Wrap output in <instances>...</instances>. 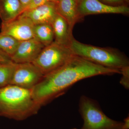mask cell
Returning a JSON list of instances; mask_svg holds the SVG:
<instances>
[{
	"label": "cell",
	"mask_w": 129,
	"mask_h": 129,
	"mask_svg": "<svg viewBox=\"0 0 129 129\" xmlns=\"http://www.w3.org/2000/svg\"><path fill=\"white\" fill-rule=\"evenodd\" d=\"M120 71L74 55L64 65L44 75L31 92L35 101L41 107L64 94L79 81L98 75L120 74Z\"/></svg>",
	"instance_id": "obj_1"
},
{
	"label": "cell",
	"mask_w": 129,
	"mask_h": 129,
	"mask_svg": "<svg viewBox=\"0 0 129 129\" xmlns=\"http://www.w3.org/2000/svg\"><path fill=\"white\" fill-rule=\"evenodd\" d=\"M41 107L31 90L9 85L0 88V115L11 119L25 120L37 114Z\"/></svg>",
	"instance_id": "obj_2"
},
{
	"label": "cell",
	"mask_w": 129,
	"mask_h": 129,
	"mask_svg": "<svg viewBox=\"0 0 129 129\" xmlns=\"http://www.w3.org/2000/svg\"><path fill=\"white\" fill-rule=\"evenodd\" d=\"M70 47L74 55L111 69L120 70L129 67L128 57L118 50L81 43L73 37Z\"/></svg>",
	"instance_id": "obj_3"
},
{
	"label": "cell",
	"mask_w": 129,
	"mask_h": 129,
	"mask_svg": "<svg viewBox=\"0 0 129 129\" xmlns=\"http://www.w3.org/2000/svg\"><path fill=\"white\" fill-rule=\"evenodd\" d=\"M79 112L83 120L80 129H122L123 122L109 117L96 101L86 96L80 98Z\"/></svg>",
	"instance_id": "obj_4"
},
{
	"label": "cell",
	"mask_w": 129,
	"mask_h": 129,
	"mask_svg": "<svg viewBox=\"0 0 129 129\" xmlns=\"http://www.w3.org/2000/svg\"><path fill=\"white\" fill-rule=\"evenodd\" d=\"M74 55L70 46L53 41L43 48L32 63L44 76L64 65Z\"/></svg>",
	"instance_id": "obj_5"
},
{
	"label": "cell",
	"mask_w": 129,
	"mask_h": 129,
	"mask_svg": "<svg viewBox=\"0 0 129 129\" xmlns=\"http://www.w3.org/2000/svg\"><path fill=\"white\" fill-rule=\"evenodd\" d=\"M44 76L40 70L32 63H15L10 85L31 90Z\"/></svg>",
	"instance_id": "obj_6"
},
{
	"label": "cell",
	"mask_w": 129,
	"mask_h": 129,
	"mask_svg": "<svg viewBox=\"0 0 129 129\" xmlns=\"http://www.w3.org/2000/svg\"><path fill=\"white\" fill-rule=\"evenodd\" d=\"M35 26L30 19L20 15L12 21L2 22L1 32L22 41L34 38Z\"/></svg>",
	"instance_id": "obj_7"
},
{
	"label": "cell",
	"mask_w": 129,
	"mask_h": 129,
	"mask_svg": "<svg viewBox=\"0 0 129 129\" xmlns=\"http://www.w3.org/2000/svg\"><path fill=\"white\" fill-rule=\"evenodd\" d=\"M78 11L81 20L90 14L113 13L128 14L129 8L125 6H109L103 4L99 0H79Z\"/></svg>",
	"instance_id": "obj_8"
},
{
	"label": "cell",
	"mask_w": 129,
	"mask_h": 129,
	"mask_svg": "<svg viewBox=\"0 0 129 129\" xmlns=\"http://www.w3.org/2000/svg\"><path fill=\"white\" fill-rule=\"evenodd\" d=\"M45 47L34 38L20 41L11 59L13 62L16 63H32Z\"/></svg>",
	"instance_id": "obj_9"
},
{
	"label": "cell",
	"mask_w": 129,
	"mask_h": 129,
	"mask_svg": "<svg viewBox=\"0 0 129 129\" xmlns=\"http://www.w3.org/2000/svg\"><path fill=\"white\" fill-rule=\"evenodd\" d=\"M57 13L56 3L49 2L34 9L25 11L20 15L30 19L35 25L51 24Z\"/></svg>",
	"instance_id": "obj_10"
},
{
	"label": "cell",
	"mask_w": 129,
	"mask_h": 129,
	"mask_svg": "<svg viewBox=\"0 0 129 129\" xmlns=\"http://www.w3.org/2000/svg\"><path fill=\"white\" fill-rule=\"evenodd\" d=\"M79 0H57L56 2L57 13L64 18L73 30L75 24L81 21L78 8Z\"/></svg>",
	"instance_id": "obj_11"
},
{
	"label": "cell",
	"mask_w": 129,
	"mask_h": 129,
	"mask_svg": "<svg viewBox=\"0 0 129 129\" xmlns=\"http://www.w3.org/2000/svg\"><path fill=\"white\" fill-rule=\"evenodd\" d=\"M51 25L54 33V41L60 45L70 46L73 36L67 20L57 13Z\"/></svg>",
	"instance_id": "obj_12"
},
{
	"label": "cell",
	"mask_w": 129,
	"mask_h": 129,
	"mask_svg": "<svg viewBox=\"0 0 129 129\" xmlns=\"http://www.w3.org/2000/svg\"><path fill=\"white\" fill-rule=\"evenodd\" d=\"M23 12L19 0H0V18L3 22L15 19Z\"/></svg>",
	"instance_id": "obj_13"
},
{
	"label": "cell",
	"mask_w": 129,
	"mask_h": 129,
	"mask_svg": "<svg viewBox=\"0 0 129 129\" xmlns=\"http://www.w3.org/2000/svg\"><path fill=\"white\" fill-rule=\"evenodd\" d=\"M34 38L45 47L50 45L54 41V35L51 24L35 25Z\"/></svg>",
	"instance_id": "obj_14"
},
{
	"label": "cell",
	"mask_w": 129,
	"mask_h": 129,
	"mask_svg": "<svg viewBox=\"0 0 129 129\" xmlns=\"http://www.w3.org/2000/svg\"><path fill=\"white\" fill-rule=\"evenodd\" d=\"M20 42L11 36L0 32V49L11 58L16 52Z\"/></svg>",
	"instance_id": "obj_15"
},
{
	"label": "cell",
	"mask_w": 129,
	"mask_h": 129,
	"mask_svg": "<svg viewBox=\"0 0 129 129\" xmlns=\"http://www.w3.org/2000/svg\"><path fill=\"white\" fill-rule=\"evenodd\" d=\"M15 66L13 62L0 64V88L10 84Z\"/></svg>",
	"instance_id": "obj_16"
},
{
	"label": "cell",
	"mask_w": 129,
	"mask_h": 129,
	"mask_svg": "<svg viewBox=\"0 0 129 129\" xmlns=\"http://www.w3.org/2000/svg\"><path fill=\"white\" fill-rule=\"evenodd\" d=\"M122 76L120 83L125 88H129V67H125L120 70Z\"/></svg>",
	"instance_id": "obj_17"
},
{
	"label": "cell",
	"mask_w": 129,
	"mask_h": 129,
	"mask_svg": "<svg viewBox=\"0 0 129 129\" xmlns=\"http://www.w3.org/2000/svg\"><path fill=\"white\" fill-rule=\"evenodd\" d=\"M49 2H54L53 0H30V2L23 12L34 9Z\"/></svg>",
	"instance_id": "obj_18"
},
{
	"label": "cell",
	"mask_w": 129,
	"mask_h": 129,
	"mask_svg": "<svg viewBox=\"0 0 129 129\" xmlns=\"http://www.w3.org/2000/svg\"><path fill=\"white\" fill-rule=\"evenodd\" d=\"M13 62L11 58L0 49V63H8Z\"/></svg>",
	"instance_id": "obj_19"
},
{
	"label": "cell",
	"mask_w": 129,
	"mask_h": 129,
	"mask_svg": "<svg viewBox=\"0 0 129 129\" xmlns=\"http://www.w3.org/2000/svg\"><path fill=\"white\" fill-rule=\"evenodd\" d=\"M129 129V117H127L123 121L122 129Z\"/></svg>",
	"instance_id": "obj_20"
},
{
	"label": "cell",
	"mask_w": 129,
	"mask_h": 129,
	"mask_svg": "<svg viewBox=\"0 0 129 129\" xmlns=\"http://www.w3.org/2000/svg\"><path fill=\"white\" fill-rule=\"evenodd\" d=\"M19 1H20V2L21 3V5H22L23 12L24 10H25V8L27 6L29 3L30 2V0H19Z\"/></svg>",
	"instance_id": "obj_21"
},
{
	"label": "cell",
	"mask_w": 129,
	"mask_h": 129,
	"mask_svg": "<svg viewBox=\"0 0 129 129\" xmlns=\"http://www.w3.org/2000/svg\"><path fill=\"white\" fill-rule=\"evenodd\" d=\"M104 1L106 2L110 3H120L123 2L124 0H103Z\"/></svg>",
	"instance_id": "obj_22"
},
{
	"label": "cell",
	"mask_w": 129,
	"mask_h": 129,
	"mask_svg": "<svg viewBox=\"0 0 129 129\" xmlns=\"http://www.w3.org/2000/svg\"><path fill=\"white\" fill-rule=\"evenodd\" d=\"M57 0H53V1L54 2H56L57 1Z\"/></svg>",
	"instance_id": "obj_23"
},
{
	"label": "cell",
	"mask_w": 129,
	"mask_h": 129,
	"mask_svg": "<svg viewBox=\"0 0 129 129\" xmlns=\"http://www.w3.org/2000/svg\"><path fill=\"white\" fill-rule=\"evenodd\" d=\"M72 129H78L76 128H73Z\"/></svg>",
	"instance_id": "obj_24"
},
{
	"label": "cell",
	"mask_w": 129,
	"mask_h": 129,
	"mask_svg": "<svg viewBox=\"0 0 129 129\" xmlns=\"http://www.w3.org/2000/svg\"><path fill=\"white\" fill-rule=\"evenodd\" d=\"M1 64V63H0V64Z\"/></svg>",
	"instance_id": "obj_25"
}]
</instances>
